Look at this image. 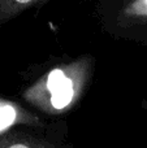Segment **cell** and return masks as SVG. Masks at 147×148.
I'll list each match as a JSON object with an SVG mask.
<instances>
[{
  "label": "cell",
  "instance_id": "cell-1",
  "mask_svg": "<svg viewBox=\"0 0 147 148\" xmlns=\"http://www.w3.org/2000/svg\"><path fill=\"white\" fill-rule=\"evenodd\" d=\"M73 96V84L69 78H67L63 84H60L52 92V104L55 108H64L69 104Z\"/></svg>",
  "mask_w": 147,
  "mask_h": 148
},
{
  "label": "cell",
  "instance_id": "cell-2",
  "mask_svg": "<svg viewBox=\"0 0 147 148\" xmlns=\"http://www.w3.org/2000/svg\"><path fill=\"white\" fill-rule=\"evenodd\" d=\"M14 116L16 113L12 107H8V105L0 107V130L9 126L14 121Z\"/></svg>",
  "mask_w": 147,
  "mask_h": 148
},
{
  "label": "cell",
  "instance_id": "cell-3",
  "mask_svg": "<svg viewBox=\"0 0 147 148\" xmlns=\"http://www.w3.org/2000/svg\"><path fill=\"white\" fill-rule=\"evenodd\" d=\"M67 79V77L64 75V73L61 70H54L51 72L48 77V82H47V87L51 92H54L60 84H63V82Z\"/></svg>",
  "mask_w": 147,
  "mask_h": 148
},
{
  "label": "cell",
  "instance_id": "cell-4",
  "mask_svg": "<svg viewBox=\"0 0 147 148\" xmlns=\"http://www.w3.org/2000/svg\"><path fill=\"white\" fill-rule=\"evenodd\" d=\"M36 1H41V0H0V8H10V9H14V8H25L29 5H34Z\"/></svg>",
  "mask_w": 147,
  "mask_h": 148
},
{
  "label": "cell",
  "instance_id": "cell-5",
  "mask_svg": "<svg viewBox=\"0 0 147 148\" xmlns=\"http://www.w3.org/2000/svg\"><path fill=\"white\" fill-rule=\"evenodd\" d=\"M10 148H27V147L23 146V144H14V146H12Z\"/></svg>",
  "mask_w": 147,
  "mask_h": 148
}]
</instances>
